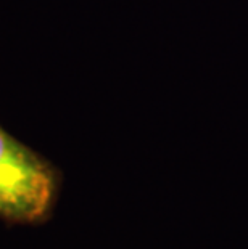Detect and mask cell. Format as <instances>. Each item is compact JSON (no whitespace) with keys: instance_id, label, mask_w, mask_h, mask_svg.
<instances>
[{"instance_id":"obj_1","label":"cell","mask_w":248,"mask_h":249,"mask_svg":"<svg viewBox=\"0 0 248 249\" xmlns=\"http://www.w3.org/2000/svg\"><path fill=\"white\" fill-rule=\"evenodd\" d=\"M55 193L50 167L0 129V215L38 220Z\"/></svg>"}]
</instances>
